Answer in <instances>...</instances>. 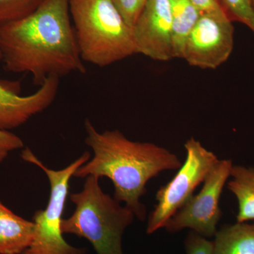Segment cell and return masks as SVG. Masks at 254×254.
I'll return each instance as SVG.
<instances>
[{
    "label": "cell",
    "mask_w": 254,
    "mask_h": 254,
    "mask_svg": "<svg viewBox=\"0 0 254 254\" xmlns=\"http://www.w3.org/2000/svg\"><path fill=\"white\" fill-rule=\"evenodd\" d=\"M69 4L44 0L26 17L0 25L1 62L7 71L30 73L39 86L52 76L86 73Z\"/></svg>",
    "instance_id": "obj_1"
},
{
    "label": "cell",
    "mask_w": 254,
    "mask_h": 254,
    "mask_svg": "<svg viewBox=\"0 0 254 254\" xmlns=\"http://www.w3.org/2000/svg\"><path fill=\"white\" fill-rule=\"evenodd\" d=\"M84 125L85 142L93 157L73 177H108L115 187L114 198L124 202L143 221L146 209L140 198L146 193L147 183L162 172L179 170L182 165L180 158L154 143L131 141L120 130L100 132L88 119Z\"/></svg>",
    "instance_id": "obj_2"
},
{
    "label": "cell",
    "mask_w": 254,
    "mask_h": 254,
    "mask_svg": "<svg viewBox=\"0 0 254 254\" xmlns=\"http://www.w3.org/2000/svg\"><path fill=\"white\" fill-rule=\"evenodd\" d=\"M83 62L105 67L137 54L133 30L112 0H70Z\"/></svg>",
    "instance_id": "obj_3"
},
{
    "label": "cell",
    "mask_w": 254,
    "mask_h": 254,
    "mask_svg": "<svg viewBox=\"0 0 254 254\" xmlns=\"http://www.w3.org/2000/svg\"><path fill=\"white\" fill-rule=\"evenodd\" d=\"M85 179L83 189L70 195L76 208L71 216L63 219V234L86 239L97 254H124L122 239L134 213L103 191L99 177Z\"/></svg>",
    "instance_id": "obj_4"
},
{
    "label": "cell",
    "mask_w": 254,
    "mask_h": 254,
    "mask_svg": "<svg viewBox=\"0 0 254 254\" xmlns=\"http://www.w3.org/2000/svg\"><path fill=\"white\" fill-rule=\"evenodd\" d=\"M21 158L41 168L46 174L50 187L46 208L37 210L33 215L36 225L34 238L23 254H86L83 249L72 247L64 240L62 223L70 180L76 170L91 159L89 152H85L67 167L59 170L48 168L29 148L23 150Z\"/></svg>",
    "instance_id": "obj_5"
},
{
    "label": "cell",
    "mask_w": 254,
    "mask_h": 254,
    "mask_svg": "<svg viewBox=\"0 0 254 254\" xmlns=\"http://www.w3.org/2000/svg\"><path fill=\"white\" fill-rule=\"evenodd\" d=\"M185 148V162L175 176L157 192V204L148 217L146 230L148 235L166 226L220 160L193 137L187 140Z\"/></svg>",
    "instance_id": "obj_6"
},
{
    "label": "cell",
    "mask_w": 254,
    "mask_h": 254,
    "mask_svg": "<svg viewBox=\"0 0 254 254\" xmlns=\"http://www.w3.org/2000/svg\"><path fill=\"white\" fill-rule=\"evenodd\" d=\"M232 165L229 159L219 160L205 178L198 194L192 195L168 222L165 228L169 232L190 228L204 237L215 236L222 216L219 202Z\"/></svg>",
    "instance_id": "obj_7"
},
{
    "label": "cell",
    "mask_w": 254,
    "mask_h": 254,
    "mask_svg": "<svg viewBox=\"0 0 254 254\" xmlns=\"http://www.w3.org/2000/svg\"><path fill=\"white\" fill-rule=\"evenodd\" d=\"M233 22L222 8L202 12L185 42L183 58L190 66L215 69L234 48Z\"/></svg>",
    "instance_id": "obj_8"
},
{
    "label": "cell",
    "mask_w": 254,
    "mask_h": 254,
    "mask_svg": "<svg viewBox=\"0 0 254 254\" xmlns=\"http://www.w3.org/2000/svg\"><path fill=\"white\" fill-rule=\"evenodd\" d=\"M137 54L156 61L173 59V20L169 0H148L132 27Z\"/></svg>",
    "instance_id": "obj_9"
},
{
    "label": "cell",
    "mask_w": 254,
    "mask_h": 254,
    "mask_svg": "<svg viewBox=\"0 0 254 254\" xmlns=\"http://www.w3.org/2000/svg\"><path fill=\"white\" fill-rule=\"evenodd\" d=\"M59 86L60 78L52 76L34 93L21 95L18 84L0 83V129H14L46 110L56 98Z\"/></svg>",
    "instance_id": "obj_10"
},
{
    "label": "cell",
    "mask_w": 254,
    "mask_h": 254,
    "mask_svg": "<svg viewBox=\"0 0 254 254\" xmlns=\"http://www.w3.org/2000/svg\"><path fill=\"white\" fill-rule=\"evenodd\" d=\"M34 222L21 218L0 201V254H23L35 235Z\"/></svg>",
    "instance_id": "obj_11"
},
{
    "label": "cell",
    "mask_w": 254,
    "mask_h": 254,
    "mask_svg": "<svg viewBox=\"0 0 254 254\" xmlns=\"http://www.w3.org/2000/svg\"><path fill=\"white\" fill-rule=\"evenodd\" d=\"M213 254H254V223L238 222L217 231Z\"/></svg>",
    "instance_id": "obj_12"
},
{
    "label": "cell",
    "mask_w": 254,
    "mask_h": 254,
    "mask_svg": "<svg viewBox=\"0 0 254 254\" xmlns=\"http://www.w3.org/2000/svg\"><path fill=\"white\" fill-rule=\"evenodd\" d=\"M227 188L238 202L237 221L247 222L254 220V168L232 165Z\"/></svg>",
    "instance_id": "obj_13"
},
{
    "label": "cell",
    "mask_w": 254,
    "mask_h": 254,
    "mask_svg": "<svg viewBox=\"0 0 254 254\" xmlns=\"http://www.w3.org/2000/svg\"><path fill=\"white\" fill-rule=\"evenodd\" d=\"M173 20V58H183L187 37L200 18V11L191 0H169Z\"/></svg>",
    "instance_id": "obj_14"
},
{
    "label": "cell",
    "mask_w": 254,
    "mask_h": 254,
    "mask_svg": "<svg viewBox=\"0 0 254 254\" xmlns=\"http://www.w3.org/2000/svg\"><path fill=\"white\" fill-rule=\"evenodd\" d=\"M218 2L232 22L243 23L254 33V0H218Z\"/></svg>",
    "instance_id": "obj_15"
},
{
    "label": "cell",
    "mask_w": 254,
    "mask_h": 254,
    "mask_svg": "<svg viewBox=\"0 0 254 254\" xmlns=\"http://www.w3.org/2000/svg\"><path fill=\"white\" fill-rule=\"evenodd\" d=\"M44 0H0V25L26 17Z\"/></svg>",
    "instance_id": "obj_16"
},
{
    "label": "cell",
    "mask_w": 254,
    "mask_h": 254,
    "mask_svg": "<svg viewBox=\"0 0 254 254\" xmlns=\"http://www.w3.org/2000/svg\"><path fill=\"white\" fill-rule=\"evenodd\" d=\"M125 21L133 27L137 17L148 0H112Z\"/></svg>",
    "instance_id": "obj_17"
},
{
    "label": "cell",
    "mask_w": 254,
    "mask_h": 254,
    "mask_svg": "<svg viewBox=\"0 0 254 254\" xmlns=\"http://www.w3.org/2000/svg\"><path fill=\"white\" fill-rule=\"evenodd\" d=\"M24 147L23 140L17 135L6 130L0 129V164L10 153Z\"/></svg>",
    "instance_id": "obj_18"
},
{
    "label": "cell",
    "mask_w": 254,
    "mask_h": 254,
    "mask_svg": "<svg viewBox=\"0 0 254 254\" xmlns=\"http://www.w3.org/2000/svg\"><path fill=\"white\" fill-rule=\"evenodd\" d=\"M186 250L187 254H213V243L193 232L187 237Z\"/></svg>",
    "instance_id": "obj_19"
},
{
    "label": "cell",
    "mask_w": 254,
    "mask_h": 254,
    "mask_svg": "<svg viewBox=\"0 0 254 254\" xmlns=\"http://www.w3.org/2000/svg\"><path fill=\"white\" fill-rule=\"evenodd\" d=\"M201 12L212 11L220 7L218 0H191Z\"/></svg>",
    "instance_id": "obj_20"
},
{
    "label": "cell",
    "mask_w": 254,
    "mask_h": 254,
    "mask_svg": "<svg viewBox=\"0 0 254 254\" xmlns=\"http://www.w3.org/2000/svg\"></svg>",
    "instance_id": "obj_21"
}]
</instances>
